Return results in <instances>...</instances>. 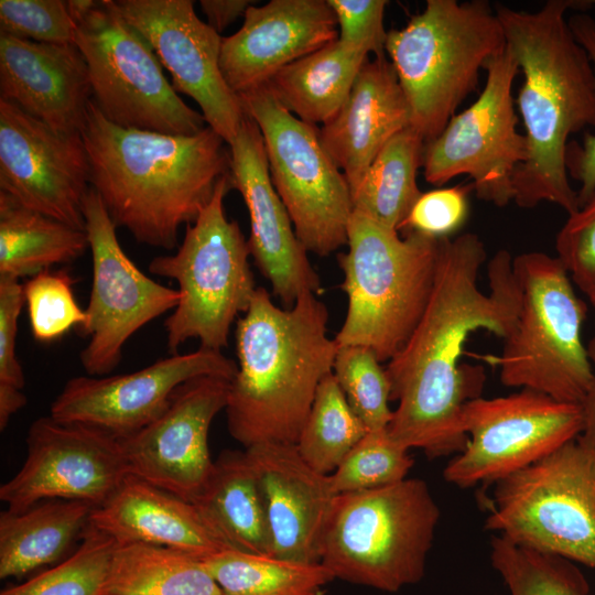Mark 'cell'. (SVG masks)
Returning <instances> with one entry per match:
<instances>
[{"mask_svg":"<svg viewBox=\"0 0 595 595\" xmlns=\"http://www.w3.org/2000/svg\"><path fill=\"white\" fill-rule=\"evenodd\" d=\"M474 232L440 239L432 293L412 335L387 364L390 400L397 401L387 428L407 450L429 458L461 453L467 445L463 411L485 386L482 366L461 363L470 334L485 329L506 339L513 331L520 291L513 258L498 250L488 262L489 292L478 284L486 261Z\"/></svg>","mask_w":595,"mask_h":595,"instance_id":"1","label":"cell"},{"mask_svg":"<svg viewBox=\"0 0 595 595\" xmlns=\"http://www.w3.org/2000/svg\"><path fill=\"white\" fill-rule=\"evenodd\" d=\"M584 2L548 0L537 11L495 6L507 45L523 73L517 105L527 158L512 182L513 202L521 208L548 202L567 216L580 208L565 156L573 133L595 128V76L567 12L589 6Z\"/></svg>","mask_w":595,"mask_h":595,"instance_id":"2","label":"cell"},{"mask_svg":"<svg viewBox=\"0 0 595 595\" xmlns=\"http://www.w3.org/2000/svg\"><path fill=\"white\" fill-rule=\"evenodd\" d=\"M80 134L90 187L116 227L150 247H177L180 227L195 221L230 174L227 143L208 126L191 136L126 129L91 100Z\"/></svg>","mask_w":595,"mask_h":595,"instance_id":"3","label":"cell"},{"mask_svg":"<svg viewBox=\"0 0 595 595\" xmlns=\"http://www.w3.org/2000/svg\"><path fill=\"white\" fill-rule=\"evenodd\" d=\"M328 311L316 294L277 306L264 288L236 322L237 372L225 408L229 434L245 448L295 444L338 348L327 335Z\"/></svg>","mask_w":595,"mask_h":595,"instance_id":"4","label":"cell"},{"mask_svg":"<svg viewBox=\"0 0 595 595\" xmlns=\"http://www.w3.org/2000/svg\"><path fill=\"white\" fill-rule=\"evenodd\" d=\"M507 46L488 1L428 0L401 29L388 31L386 54L424 142L436 138L478 88L479 73Z\"/></svg>","mask_w":595,"mask_h":595,"instance_id":"5","label":"cell"},{"mask_svg":"<svg viewBox=\"0 0 595 595\" xmlns=\"http://www.w3.org/2000/svg\"><path fill=\"white\" fill-rule=\"evenodd\" d=\"M353 212L347 251L337 255L347 312L335 336L338 346H363L380 363L405 345L430 300L440 239L410 231L402 238Z\"/></svg>","mask_w":595,"mask_h":595,"instance_id":"6","label":"cell"},{"mask_svg":"<svg viewBox=\"0 0 595 595\" xmlns=\"http://www.w3.org/2000/svg\"><path fill=\"white\" fill-rule=\"evenodd\" d=\"M441 510L420 478L336 495L320 543L335 578L396 593L425 573Z\"/></svg>","mask_w":595,"mask_h":595,"instance_id":"7","label":"cell"},{"mask_svg":"<svg viewBox=\"0 0 595 595\" xmlns=\"http://www.w3.org/2000/svg\"><path fill=\"white\" fill-rule=\"evenodd\" d=\"M520 309L502 351L491 358L506 387L581 404L593 377L582 332L587 314L558 257L530 251L513 258Z\"/></svg>","mask_w":595,"mask_h":595,"instance_id":"8","label":"cell"},{"mask_svg":"<svg viewBox=\"0 0 595 595\" xmlns=\"http://www.w3.org/2000/svg\"><path fill=\"white\" fill-rule=\"evenodd\" d=\"M230 174L219 181L208 204L172 255L158 256L149 271L177 283L180 300L164 321L170 354L191 338L201 347L228 346L231 326L249 309L257 291L249 264L250 250L236 220L228 219L225 197Z\"/></svg>","mask_w":595,"mask_h":595,"instance_id":"9","label":"cell"},{"mask_svg":"<svg viewBox=\"0 0 595 595\" xmlns=\"http://www.w3.org/2000/svg\"><path fill=\"white\" fill-rule=\"evenodd\" d=\"M485 529L595 570V455L576 440L498 482Z\"/></svg>","mask_w":595,"mask_h":595,"instance_id":"10","label":"cell"},{"mask_svg":"<svg viewBox=\"0 0 595 595\" xmlns=\"http://www.w3.org/2000/svg\"><path fill=\"white\" fill-rule=\"evenodd\" d=\"M74 44L88 67L93 102L111 123L182 136L206 127L203 115L169 83L151 45L115 0L99 1L76 25Z\"/></svg>","mask_w":595,"mask_h":595,"instance_id":"11","label":"cell"},{"mask_svg":"<svg viewBox=\"0 0 595 595\" xmlns=\"http://www.w3.org/2000/svg\"><path fill=\"white\" fill-rule=\"evenodd\" d=\"M239 98L260 129L272 184L304 249L323 257L346 245L350 191L320 129L282 107L266 85Z\"/></svg>","mask_w":595,"mask_h":595,"instance_id":"12","label":"cell"},{"mask_svg":"<svg viewBox=\"0 0 595 595\" xmlns=\"http://www.w3.org/2000/svg\"><path fill=\"white\" fill-rule=\"evenodd\" d=\"M519 69L508 45L488 63L477 99L425 143L422 167L428 183L441 186L468 175L479 199L497 207L513 201V175L527 158V140L517 130L512 97Z\"/></svg>","mask_w":595,"mask_h":595,"instance_id":"13","label":"cell"},{"mask_svg":"<svg viewBox=\"0 0 595 595\" xmlns=\"http://www.w3.org/2000/svg\"><path fill=\"white\" fill-rule=\"evenodd\" d=\"M468 442L443 470L447 483L466 488L496 483L578 437L581 404L560 402L530 389L466 403Z\"/></svg>","mask_w":595,"mask_h":595,"instance_id":"14","label":"cell"},{"mask_svg":"<svg viewBox=\"0 0 595 595\" xmlns=\"http://www.w3.org/2000/svg\"><path fill=\"white\" fill-rule=\"evenodd\" d=\"M84 217L93 258V282L86 321L78 327L89 342L79 354L86 375L110 374L121 361L127 340L144 325L174 310L177 289L145 275L126 255L104 203L90 187Z\"/></svg>","mask_w":595,"mask_h":595,"instance_id":"15","label":"cell"},{"mask_svg":"<svg viewBox=\"0 0 595 595\" xmlns=\"http://www.w3.org/2000/svg\"><path fill=\"white\" fill-rule=\"evenodd\" d=\"M128 468L120 437L95 426L42 416L26 435V457L0 487L12 512L46 500L64 499L99 507L120 487Z\"/></svg>","mask_w":595,"mask_h":595,"instance_id":"16","label":"cell"},{"mask_svg":"<svg viewBox=\"0 0 595 595\" xmlns=\"http://www.w3.org/2000/svg\"><path fill=\"white\" fill-rule=\"evenodd\" d=\"M90 165L80 133H63L0 99V191L19 204L86 230Z\"/></svg>","mask_w":595,"mask_h":595,"instance_id":"17","label":"cell"},{"mask_svg":"<svg viewBox=\"0 0 595 595\" xmlns=\"http://www.w3.org/2000/svg\"><path fill=\"white\" fill-rule=\"evenodd\" d=\"M122 17L151 45L176 93L191 97L205 122L227 144L246 117L220 69L223 37L194 10L192 0H115Z\"/></svg>","mask_w":595,"mask_h":595,"instance_id":"18","label":"cell"},{"mask_svg":"<svg viewBox=\"0 0 595 595\" xmlns=\"http://www.w3.org/2000/svg\"><path fill=\"white\" fill-rule=\"evenodd\" d=\"M236 372L234 359L199 346L130 374L73 377L52 402L50 415L127 437L156 420L182 383L201 376L231 380Z\"/></svg>","mask_w":595,"mask_h":595,"instance_id":"19","label":"cell"},{"mask_svg":"<svg viewBox=\"0 0 595 595\" xmlns=\"http://www.w3.org/2000/svg\"><path fill=\"white\" fill-rule=\"evenodd\" d=\"M230 380L201 376L182 383L152 423L120 437L130 476L193 502L214 462L208 433L227 404Z\"/></svg>","mask_w":595,"mask_h":595,"instance_id":"20","label":"cell"},{"mask_svg":"<svg viewBox=\"0 0 595 595\" xmlns=\"http://www.w3.org/2000/svg\"><path fill=\"white\" fill-rule=\"evenodd\" d=\"M228 147L231 185L248 210L247 241L256 267L285 309L303 293H321V279L272 184L260 129L247 115Z\"/></svg>","mask_w":595,"mask_h":595,"instance_id":"21","label":"cell"},{"mask_svg":"<svg viewBox=\"0 0 595 595\" xmlns=\"http://www.w3.org/2000/svg\"><path fill=\"white\" fill-rule=\"evenodd\" d=\"M338 36L327 0H271L252 4L241 28L223 37L220 69L238 96L266 85L286 65Z\"/></svg>","mask_w":595,"mask_h":595,"instance_id":"22","label":"cell"},{"mask_svg":"<svg viewBox=\"0 0 595 595\" xmlns=\"http://www.w3.org/2000/svg\"><path fill=\"white\" fill-rule=\"evenodd\" d=\"M245 452L262 494L272 555L321 563V538L336 497L329 475L312 468L295 444L261 443Z\"/></svg>","mask_w":595,"mask_h":595,"instance_id":"23","label":"cell"},{"mask_svg":"<svg viewBox=\"0 0 595 595\" xmlns=\"http://www.w3.org/2000/svg\"><path fill=\"white\" fill-rule=\"evenodd\" d=\"M86 61L73 44L0 33V99L55 131L80 133L91 102Z\"/></svg>","mask_w":595,"mask_h":595,"instance_id":"24","label":"cell"},{"mask_svg":"<svg viewBox=\"0 0 595 595\" xmlns=\"http://www.w3.org/2000/svg\"><path fill=\"white\" fill-rule=\"evenodd\" d=\"M409 127L408 100L391 62L382 56L364 63L344 105L321 127L320 137L351 191L388 141Z\"/></svg>","mask_w":595,"mask_h":595,"instance_id":"25","label":"cell"},{"mask_svg":"<svg viewBox=\"0 0 595 595\" xmlns=\"http://www.w3.org/2000/svg\"><path fill=\"white\" fill-rule=\"evenodd\" d=\"M90 524L118 544L161 545L198 559L231 549L194 502L130 475L105 504L94 508Z\"/></svg>","mask_w":595,"mask_h":595,"instance_id":"26","label":"cell"},{"mask_svg":"<svg viewBox=\"0 0 595 595\" xmlns=\"http://www.w3.org/2000/svg\"><path fill=\"white\" fill-rule=\"evenodd\" d=\"M193 502L229 548L272 555L262 494L245 451L221 452Z\"/></svg>","mask_w":595,"mask_h":595,"instance_id":"27","label":"cell"},{"mask_svg":"<svg viewBox=\"0 0 595 595\" xmlns=\"http://www.w3.org/2000/svg\"><path fill=\"white\" fill-rule=\"evenodd\" d=\"M94 506L46 500L19 512L0 513V577H21L58 561L82 539Z\"/></svg>","mask_w":595,"mask_h":595,"instance_id":"28","label":"cell"},{"mask_svg":"<svg viewBox=\"0 0 595 595\" xmlns=\"http://www.w3.org/2000/svg\"><path fill=\"white\" fill-rule=\"evenodd\" d=\"M367 60V53L336 39L280 69L266 86L296 118L323 126L342 108Z\"/></svg>","mask_w":595,"mask_h":595,"instance_id":"29","label":"cell"},{"mask_svg":"<svg viewBox=\"0 0 595 595\" xmlns=\"http://www.w3.org/2000/svg\"><path fill=\"white\" fill-rule=\"evenodd\" d=\"M88 248L86 230L30 209L0 191V277H33L73 262Z\"/></svg>","mask_w":595,"mask_h":595,"instance_id":"30","label":"cell"},{"mask_svg":"<svg viewBox=\"0 0 595 595\" xmlns=\"http://www.w3.org/2000/svg\"><path fill=\"white\" fill-rule=\"evenodd\" d=\"M101 595H223L202 560L147 543L116 544Z\"/></svg>","mask_w":595,"mask_h":595,"instance_id":"31","label":"cell"},{"mask_svg":"<svg viewBox=\"0 0 595 595\" xmlns=\"http://www.w3.org/2000/svg\"><path fill=\"white\" fill-rule=\"evenodd\" d=\"M424 145L412 127L390 139L350 191L354 210L400 231L422 194L416 174L422 166Z\"/></svg>","mask_w":595,"mask_h":595,"instance_id":"32","label":"cell"},{"mask_svg":"<svg viewBox=\"0 0 595 595\" xmlns=\"http://www.w3.org/2000/svg\"><path fill=\"white\" fill-rule=\"evenodd\" d=\"M202 560L223 595H324L335 580L322 563L225 549Z\"/></svg>","mask_w":595,"mask_h":595,"instance_id":"33","label":"cell"},{"mask_svg":"<svg viewBox=\"0 0 595 595\" xmlns=\"http://www.w3.org/2000/svg\"><path fill=\"white\" fill-rule=\"evenodd\" d=\"M366 433L332 372L321 381L295 445L312 468L329 475Z\"/></svg>","mask_w":595,"mask_h":595,"instance_id":"34","label":"cell"},{"mask_svg":"<svg viewBox=\"0 0 595 595\" xmlns=\"http://www.w3.org/2000/svg\"><path fill=\"white\" fill-rule=\"evenodd\" d=\"M490 561L510 595H591L574 562L519 545L500 534L491 539Z\"/></svg>","mask_w":595,"mask_h":595,"instance_id":"35","label":"cell"},{"mask_svg":"<svg viewBox=\"0 0 595 595\" xmlns=\"http://www.w3.org/2000/svg\"><path fill=\"white\" fill-rule=\"evenodd\" d=\"M116 544L89 523L73 554L0 595H101Z\"/></svg>","mask_w":595,"mask_h":595,"instance_id":"36","label":"cell"},{"mask_svg":"<svg viewBox=\"0 0 595 595\" xmlns=\"http://www.w3.org/2000/svg\"><path fill=\"white\" fill-rule=\"evenodd\" d=\"M333 375L367 431L388 428L393 414L389 407L391 387L386 367L374 351L363 346H338Z\"/></svg>","mask_w":595,"mask_h":595,"instance_id":"37","label":"cell"},{"mask_svg":"<svg viewBox=\"0 0 595 595\" xmlns=\"http://www.w3.org/2000/svg\"><path fill=\"white\" fill-rule=\"evenodd\" d=\"M408 451L391 439L387 429L367 431L329 474L334 493L374 489L405 479L414 464Z\"/></svg>","mask_w":595,"mask_h":595,"instance_id":"38","label":"cell"},{"mask_svg":"<svg viewBox=\"0 0 595 595\" xmlns=\"http://www.w3.org/2000/svg\"><path fill=\"white\" fill-rule=\"evenodd\" d=\"M73 284L67 271L51 269L31 277L23 284L31 332L37 342L56 340L85 323L86 312L75 299Z\"/></svg>","mask_w":595,"mask_h":595,"instance_id":"39","label":"cell"},{"mask_svg":"<svg viewBox=\"0 0 595 595\" xmlns=\"http://www.w3.org/2000/svg\"><path fill=\"white\" fill-rule=\"evenodd\" d=\"M75 30L66 1H0V33L39 43L73 44Z\"/></svg>","mask_w":595,"mask_h":595,"instance_id":"40","label":"cell"},{"mask_svg":"<svg viewBox=\"0 0 595 595\" xmlns=\"http://www.w3.org/2000/svg\"><path fill=\"white\" fill-rule=\"evenodd\" d=\"M556 257L585 294L595 289V193L573 214L555 238Z\"/></svg>","mask_w":595,"mask_h":595,"instance_id":"41","label":"cell"},{"mask_svg":"<svg viewBox=\"0 0 595 595\" xmlns=\"http://www.w3.org/2000/svg\"><path fill=\"white\" fill-rule=\"evenodd\" d=\"M473 185L437 188L422 193L400 230L435 239L451 238L467 219V194Z\"/></svg>","mask_w":595,"mask_h":595,"instance_id":"42","label":"cell"},{"mask_svg":"<svg viewBox=\"0 0 595 595\" xmlns=\"http://www.w3.org/2000/svg\"><path fill=\"white\" fill-rule=\"evenodd\" d=\"M337 22V40L345 46L376 57L386 56L388 32L386 0H327Z\"/></svg>","mask_w":595,"mask_h":595,"instance_id":"43","label":"cell"},{"mask_svg":"<svg viewBox=\"0 0 595 595\" xmlns=\"http://www.w3.org/2000/svg\"><path fill=\"white\" fill-rule=\"evenodd\" d=\"M569 24L586 51L595 76V19L578 11L569 15ZM565 163L569 176L580 184L576 192L581 207L595 193V134L586 133L582 142H569Z\"/></svg>","mask_w":595,"mask_h":595,"instance_id":"44","label":"cell"},{"mask_svg":"<svg viewBox=\"0 0 595 595\" xmlns=\"http://www.w3.org/2000/svg\"><path fill=\"white\" fill-rule=\"evenodd\" d=\"M24 304L20 280L0 277V389L23 390L25 385L15 350L18 321Z\"/></svg>","mask_w":595,"mask_h":595,"instance_id":"45","label":"cell"},{"mask_svg":"<svg viewBox=\"0 0 595 595\" xmlns=\"http://www.w3.org/2000/svg\"><path fill=\"white\" fill-rule=\"evenodd\" d=\"M255 1L251 0H201L199 6L207 24L217 33L223 32L238 18L245 17L246 11Z\"/></svg>","mask_w":595,"mask_h":595,"instance_id":"46","label":"cell"},{"mask_svg":"<svg viewBox=\"0 0 595 595\" xmlns=\"http://www.w3.org/2000/svg\"><path fill=\"white\" fill-rule=\"evenodd\" d=\"M586 348L592 365L593 377L588 391L581 403L583 429L576 441L595 455V327Z\"/></svg>","mask_w":595,"mask_h":595,"instance_id":"47","label":"cell"},{"mask_svg":"<svg viewBox=\"0 0 595 595\" xmlns=\"http://www.w3.org/2000/svg\"><path fill=\"white\" fill-rule=\"evenodd\" d=\"M98 2L95 0H66V7L69 17L77 25L97 7Z\"/></svg>","mask_w":595,"mask_h":595,"instance_id":"48","label":"cell"},{"mask_svg":"<svg viewBox=\"0 0 595 595\" xmlns=\"http://www.w3.org/2000/svg\"><path fill=\"white\" fill-rule=\"evenodd\" d=\"M586 295H587V298L589 300L591 305L595 310V289L592 290L591 292H588Z\"/></svg>","mask_w":595,"mask_h":595,"instance_id":"49","label":"cell"},{"mask_svg":"<svg viewBox=\"0 0 595 595\" xmlns=\"http://www.w3.org/2000/svg\"><path fill=\"white\" fill-rule=\"evenodd\" d=\"M593 3H595V1H592Z\"/></svg>","mask_w":595,"mask_h":595,"instance_id":"50","label":"cell"}]
</instances>
